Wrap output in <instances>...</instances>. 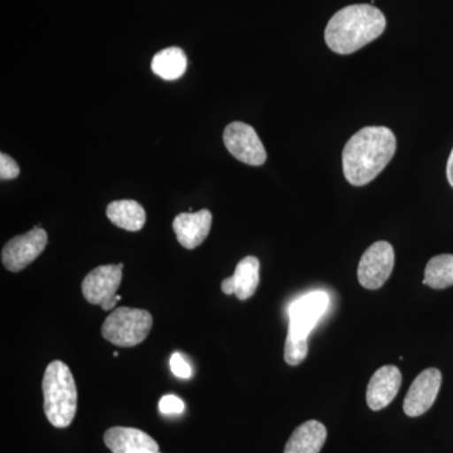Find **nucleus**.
Wrapping results in <instances>:
<instances>
[{
  "mask_svg": "<svg viewBox=\"0 0 453 453\" xmlns=\"http://www.w3.org/2000/svg\"><path fill=\"white\" fill-rule=\"evenodd\" d=\"M170 369L174 372L175 377L181 378V380L192 377V368L180 353H174L170 357Z\"/></svg>",
  "mask_w": 453,
  "mask_h": 453,
  "instance_id": "nucleus-22",
  "label": "nucleus"
},
{
  "mask_svg": "<svg viewBox=\"0 0 453 453\" xmlns=\"http://www.w3.org/2000/svg\"><path fill=\"white\" fill-rule=\"evenodd\" d=\"M395 250L386 241L372 243L365 252L357 267V280L363 288L378 290L392 275Z\"/></svg>",
  "mask_w": 453,
  "mask_h": 453,
  "instance_id": "nucleus-8",
  "label": "nucleus"
},
{
  "mask_svg": "<svg viewBox=\"0 0 453 453\" xmlns=\"http://www.w3.org/2000/svg\"><path fill=\"white\" fill-rule=\"evenodd\" d=\"M19 165H18L16 160L12 159L7 154H0V179L2 180L16 179L19 175Z\"/></svg>",
  "mask_w": 453,
  "mask_h": 453,
  "instance_id": "nucleus-21",
  "label": "nucleus"
},
{
  "mask_svg": "<svg viewBox=\"0 0 453 453\" xmlns=\"http://www.w3.org/2000/svg\"><path fill=\"white\" fill-rule=\"evenodd\" d=\"M211 219L213 217L208 210L178 214L173 222L178 242L187 250H195L201 246L210 234Z\"/></svg>",
  "mask_w": 453,
  "mask_h": 453,
  "instance_id": "nucleus-13",
  "label": "nucleus"
},
{
  "mask_svg": "<svg viewBox=\"0 0 453 453\" xmlns=\"http://www.w3.org/2000/svg\"><path fill=\"white\" fill-rule=\"evenodd\" d=\"M326 437L327 431L323 423H303L288 438L283 453H320Z\"/></svg>",
  "mask_w": 453,
  "mask_h": 453,
  "instance_id": "nucleus-15",
  "label": "nucleus"
},
{
  "mask_svg": "<svg viewBox=\"0 0 453 453\" xmlns=\"http://www.w3.org/2000/svg\"><path fill=\"white\" fill-rule=\"evenodd\" d=\"M159 410L163 414H180L186 410V404L177 395H164L159 402Z\"/></svg>",
  "mask_w": 453,
  "mask_h": 453,
  "instance_id": "nucleus-20",
  "label": "nucleus"
},
{
  "mask_svg": "<svg viewBox=\"0 0 453 453\" xmlns=\"http://www.w3.org/2000/svg\"><path fill=\"white\" fill-rule=\"evenodd\" d=\"M104 442L112 453H160L157 441L138 428L107 429Z\"/></svg>",
  "mask_w": 453,
  "mask_h": 453,
  "instance_id": "nucleus-12",
  "label": "nucleus"
},
{
  "mask_svg": "<svg viewBox=\"0 0 453 453\" xmlns=\"http://www.w3.org/2000/svg\"><path fill=\"white\" fill-rule=\"evenodd\" d=\"M259 283V261L247 256L238 262L234 276L223 280L220 288L223 294L234 295L238 300H249L255 295Z\"/></svg>",
  "mask_w": 453,
  "mask_h": 453,
  "instance_id": "nucleus-14",
  "label": "nucleus"
},
{
  "mask_svg": "<svg viewBox=\"0 0 453 453\" xmlns=\"http://www.w3.org/2000/svg\"><path fill=\"white\" fill-rule=\"evenodd\" d=\"M386 26V17L380 9L369 4L349 5L327 23L325 42L334 52L350 55L377 40Z\"/></svg>",
  "mask_w": 453,
  "mask_h": 453,
  "instance_id": "nucleus-2",
  "label": "nucleus"
},
{
  "mask_svg": "<svg viewBox=\"0 0 453 453\" xmlns=\"http://www.w3.org/2000/svg\"><path fill=\"white\" fill-rule=\"evenodd\" d=\"M188 59L186 53L179 47H169L154 56L151 70L157 76L166 81H174L186 73Z\"/></svg>",
  "mask_w": 453,
  "mask_h": 453,
  "instance_id": "nucleus-17",
  "label": "nucleus"
},
{
  "mask_svg": "<svg viewBox=\"0 0 453 453\" xmlns=\"http://www.w3.org/2000/svg\"><path fill=\"white\" fill-rule=\"evenodd\" d=\"M329 295L324 291H312L299 300L294 301L288 308V336L294 339L308 340L310 333L329 308Z\"/></svg>",
  "mask_w": 453,
  "mask_h": 453,
  "instance_id": "nucleus-6",
  "label": "nucleus"
},
{
  "mask_svg": "<svg viewBox=\"0 0 453 453\" xmlns=\"http://www.w3.org/2000/svg\"><path fill=\"white\" fill-rule=\"evenodd\" d=\"M112 225L129 232H138L146 223V211L140 203L124 199L111 202L106 210Z\"/></svg>",
  "mask_w": 453,
  "mask_h": 453,
  "instance_id": "nucleus-16",
  "label": "nucleus"
},
{
  "mask_svg": "<svg viewBox=\"0 0 453 453\" xmlns=\"http://www.w3.org/2000/svg\"><path fill=\"white\" fill-rule=\"evenodd\" d=\"M153 321L146 310L119 308L107 316L101 333L116 347L133 348L148 338Z\"/></svg>",
  "mask_w": 453,
  "mask_h": 453,
  "instance_id": "nucleus-4",
  "label": "nucleus"
},
{
  "mask_svg": "<svg viewBox=\"0 0 453 453\" xmlns=\"http://www.w3.org/2000/svg\"><path fill=\"white\" fill-rule=\"evenodd\" d=\"M223 142L226 150L247 165L259 166L267 160L266 149L251 125L232 122L226 127Z\"/></svg>",
  "mask_w": 453,
  "mask_h": 453,
  "instance_id": "nucleus-9",
  "label": "nucleus"
},
{
  "mask_svg": "<svg viewBox=\"0 0 453 453\" xmlns=\"http://www.w3.org/2000/svg\"><path fill=\"white\" fill-rule=\"evenodd\" d=\"M447 179H449V183L453 188V149L451 155H449V162H447Z\"/></svg>",
  "mask_w": 453,
  "mask_h": 453,
  "instance_id": "nucleus-23",
  "label": "nucleus"
},
{
  "mask_svg": "<svg viewBox=\"0 0 453 453\" xmlns=\"http://www.w3.org/2000/svg\"><path fill=\"white\" fill-rule=\"evenodd\" d=\"M396 150L393 131L384 127H369L357 131L342 150V170L349 183L365 186L388 165Z\"/></svg>",
  "mask_w": 453,
  "mask_h": 453,
  "instance_id": "nucleus-1",
  "label": "nucleus"
},
{
  "mask_svg": "<svg viewBox=\"0 0 453 453\" xmlns=\"http://www.w3.org/2000/svg\"><path fill=\"white\" fill-rule=\"evenodd\" d=\"M124 265H105L94 268L82 281V295L91 305L110 311L121 300L118 290L122 280Z\"/></svg>",
  "mask_w": 453,
  "mask_h": 453,
  "instance_id": "nucleus-5",
  "label": "nucleus"
},
{
  "mask_svg": "<svg viewBox=\"0 0 453 453\" xmlns=\"http://www.w3.org/2000/svg\"><path fill=\"white\" fill-rule=\"evenodd\" d=\"M43 410L50 425L65 428L73 423L77 412V387L73 372L61 360L50 363L44 371Z\"/></svg>",
  "mask_w": 453,
  "mask_h": 453,
  "instance_id": "nucleus-3",
  "label": "nucleus"
},
{
  "mask_svg": "<svg viewBox=\"0 0 453 453\" xmlns=\"http://www.w3.org/2000/svg\"><path fill=\"white\" fill-rule=\"evenodd\" d=\"M49 243V235L40 226H35L25 234L9 240L3 247V266L11 273H19L40 257Z\"/></svg>",
  "mask_w": 453,
  "mask_h": 453,
  "instance_id": "nucleus-7",
  "label": "nucleus"
},
{
  "mask_svg": "<svg viewBox=\"0 0 453 453\" xmlns=\"http://www.w3.org/2000/svg\"><path fill=\"white\" fill-rule=\"evenodd\" d=\"M441 384L442 374L438 369L429 368L419 372L405 395L404 413L410 417H419L427 412L436 401Z\"/></svg>",
  "mask_w": 453,
  "mask_h": 453,
  "instance_id": "nucleus-10",
  "label": "nucleus"
},
{
  "mask_svg": "<svg viewBox=\"0 0 453 453\" xmlns=\"http://www.w3.org/2000/svg\"><path fill=\"white\" fill-rule=\"evenodd\" d=\"M402 372L395 365H384L372 375L366 389V403L372 411L388 407L401 388Z\"/></svg>",
  "mask_w": 453,
  "mask_h": 453,
  "instance_id": "nucleus-11",
  "label": "nucleus"
},
{
  "mask_svg": "<svg viewBox=\"0 0 453 453\" xmlns=\"http://www.w3.org/2000/svg\"><path fill=\"white\" fill-rule=\"evenodd\" d=\"M423 283L434 290L453 286V255H440L429 259Z\"/></svg>",
  "mask_w": 453,
  "mask_h": 453,
  "instance_id": "nucleus-18",
  "label": "nucleus"
},
{
  "mask_svg": "<svg viewBox=\"0 0 453 453\" xmlns=\"http://www.w3.org/2000/svg\"><path fill=\"white\" fill-rule=\"evenodd\" d=\"M308 340L294 339L291 336L286 338L285 342V362L288 365H300L308 357Z\"/></svg>",
  "mask_w": 453,
  "mask_h": 453,
  "instance_id": "nucleus-19",
  "label": "nucleus"
}]
</instances>
